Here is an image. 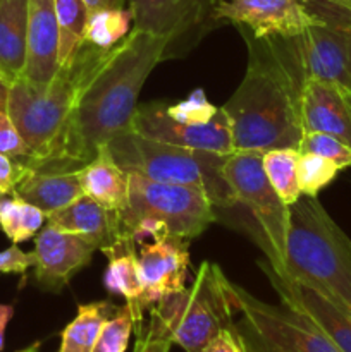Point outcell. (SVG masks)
<instances>
[{
    "label": "cell",
    "mask_w": 351,
    "mask_h": 352,
    "mask_svg": "<svg viewBox=\"0 0 351 352\" xmlns=\"http://www.w3.org/2000/svg\"><path fill=\"white\" fill-rule=\"evenodd\" d=\"M109 50L81 41L71 57L58 65V71L47 86L41 88L24 78L9 86L6 110L30 148V157L26 158L40 157L55 140L79 89Z\"/></svg>",
    "instance_id": "277c9868"
},
{
    "label": "cell",
    "mask_w": 351,
    "mask_h": 352,
    "mask_svg": "<svg viewBox=\"0 0 351 352\" xmlns=\"http://www.w3.org/2000/svg\"><path fill=\"white\" fill-rule=\"evenodd\" d=\"M40 347H41V342H40V340H38V342H33V344H31V346L24 347V349H21V351H17V352H40Z\"/></svg>",
    "instance_id": "b9f144b4"
},
{
    "label": "cell",
    "mask_w": 351,
    "mask_h": 352,
    "mask_svg": "<svg viewBox=\"0 0 351 352\" xmlns=\"http://www.w3.org/2000/svg\"><path fill=\"white\" fill-rule=\"evenodd\" d=\"M88 7L89 12L102 9H123L126 6V0H83Z\"/></svg>",
    "instance_id": "f35d334b"
},
{
    "label": "cell",
    "mask_w": 351,
    "mask_h": 352,
    "mask_svg": "<svg viewBox=\"0 0 351 352\" xmlns=\"http://www.w3.org/2000/svg\"><path fill=\"white\" fill-rule=\"evenodd\" d=\"M236 316L233 282L210 261L200 265L189 287L150 308V322L186 352H202L217 333L236 329Z\"/></svg>",
    "instance_id": "52a82bcc"
},
{
    "label": "cell",
    "mask_w": 351,
    "mask_h": 352,
    "mask_svg": "<svg viewBox=\"0 0 351 352\" xmlns=\"http://www.w3.org/2000/svg\"><path fill=\"white\" fill-rule=\"evenodd\" d=\"M83 195L92 198L100 206L112 212H120L129 201L127 172L120 168L109 153L107 146L98 151L88 165L76 170Z\"/></svg>",
    "instance_id": "ffe728a7"
},
{
    "label": "cell",
    "mask_w": 351,
    "mask_h": 352,
    "mask_svg": "<svg viewBox=\"0 0 351 352\" xmlns=\"http://www.w3.org/2000/svg\"><path fill=\"white\" fill-rule=\"evenodd\" d=\"M299 153H313L327 158L343 168L351 167V148L337 138L326 133L306 131L298 146Z\"/></svg>",
    "instance_id": "4dcf8cb0"
},
{
    "label": "cell",
    "mask_w": 351,
    "mask_h": 352,
    "mask_svg": "<svg viewBox=\"0 0 351 352\" xmlns=\"http://www.w3.org/2000/svg\"><path fill=\"white\" fill-rule=\"evenodd\" d=\"M47 223L64 230V232L86 237L102 253L117 244L129 243L123 236L119 212L103 208L88 196H81L65 208L48 215Z\"/></svg>",
    "instance_id": "d6986e66"
},
{
    "label": "cell",
    "mask_w": 351,
    "mask_h": 352,
    "mask_svg": "<svg viewBox=\"0 0 351 352\" xmlns=\"http://www.w3.org/2000/svg\"><path fill=\"white\" fill-rule=\"evenodd\" d=\"M248 48L246 72L222 107L233 126L234 151L298 148L305 129L301 95L306 74L295 36L258 38L236 26Z\"/></svg>",
    "instance_id": "7a4b0ae2"
},
{
    "label": "cell",
    "mask_w": 351,
    "mask_h": 352,
    "mask_svg": "<svg viewBox=\"0 0 351 352\" xmlns=\"http://www.w3.org/2000/svg\"><path fill=\"white\" fill-rule=\"evenodd\" d=\"M131 24H133V17L126 7L95 10V12H89L83 41L109 50L129 34Z\"/></svg>",
    "instance_id": "4316f807"
},
{
    "label": "cell",
    "mask_w": 351,
    "mask_h": 352,
    "mask_svg": "<svg viewBox=\"0 0 351 352\" xmlns=\"http://www.w3.org/2000/svg\"><path fill=\"white\" fill-rule=\"evenodd\" d=\"M34 265V254L33 251L24 253L19 250L17 244H12L7 250L0 251V274H16V275H26Z\"/></svg>",
    "instance_id": "d590c367"
},
{
    "label": "cell",
    "mask_w": 351,
    "mask_h": 352,
    "mask_svg": "<svg viewBox=\"0 0 351 352\" xmlns=\"http://www.w3.org/2000/svg\"><path fill=\"white\" fill-rule=\"evenodd\" d=\"M58 71V23L54 0H28V54L23 78L47 86Z\"/></svg>",
    "instance_id": "e0dca14e"
},
{
    "label": "cell",
    "mask_w": 351,
    "mask_h": 352,
    "mask_svg": "<svg viewBox=\"0 0 351 352\" xmlns=\"http://www.w3.org/2000/svg\"><path fill=\"white\" fill-rule=\"evenodd\" d=\"M226 181L234 191L237 205L253 217L260 232V248L267 261L282 272L289 230V206L279 198L264 170L262 151H234L222 165Z\"/></svg>",
    "instance_id": "9c48e42d"
},
{
    "label": "cell",
    "mask_w": 351,
    "mask_h": 352,
    "mask_svg": "<svg viewBox=\"0 0 351 352\" xmlns=\"http://www.w3.org/2000/svg\"><path fill=\"white\" fill-rule=\"evenodd\" d=\"M336 7L344 10V12L351 14V0H336Z\"/></svg>",
    "instance_id": "60d3db41"
},
{
    "label": "cell",
    "mask_w": 351,
    "mask_h": 352,
    "mask_svg": "<svg viewBox=\"0 0 351 352\" xmlns=\"http://www.w3.org/2000/svg\"><path fill=\"white\" fill-rule=\"evenodd\" d=\"M134 246L136 244L133 243L117 244L103 253L109 258L103 285L110 294H119L126 299V305L134 313V330H138L143 327L145 284Z\"/></svg>",
    "instance_id": "7402d4cb"
},
{
    "label": "cell",
    "mask_w": 351,
    "mask_h": 352,
    "mask_svg": "<svg viewBox=\"0 0 351 352\" xmlns=\"http://www.w3.org/2000/svg\"><path fill=\"white\" fill-rule=\"evenodd\" d=\"M202 352H244L243 346L240 342L236 329L234 330H222L217 333L212 340L205 346Z\"/></svg>",
    "instance_id": "8d00e7d4"
},
{
    "label": "cell",
    "mask_w": 351,
    "mask_h": 352,
    "mask_svg": "<svg viewBox=\"0 0 351 352\" xmlns=\"http://www.w3.org/2000/svg\"><path fill=\"white\" fill-rule=\"evenodd\" d=\"M306 2V0H305ZM312 2H319V3H329V6L336 7V0H312Z\"/></svg>",
    "instance_id": "7bdbcfd3"
},
{
    "label": "cell",
    "mask_w": 351,
    "mask_h": 352,
    "mask_svg": "<svg viewBox=\"0 0 351 352\" xmlns=\"http://www.w3.org/2000/svg\"><path fill=\"white\" fill-rule=\"evenodd\" d=\"M303 129L326 133L351 148V89L306 79L301 95Z\"/></svg>",
    "instance_id": "2e32d148"
},
{
    "label": "cell",
    "mask_w": 351,
    "mask_h": 352,
    "mask_svg": "<svg viewBox=\"0 0 351 352\" xmlns=\"http://www.w3.org/2000/svg\"><path fill=\"white\" fill-rule=\"evenodd\" d=\"M298 148H274L264 153V170L279 198L291 206L301 196L298 184Z\"/></svg>",
    "instance_id": "484cf974"
},
{
    "label": "cell",
    "mask_w": 351,
    "mask_h": 352,
    "mask_svg": "<svg viewBox=\"0 0 351 352\" xmlns=\"http://www.w3.org/2000/svg\"><path fill=\"white\" fill-rule=\"evenodd\" d=\"M14 195L38 206L47 217L85 196L76 172H45L33 168L21 181Z\"/></svg>",
    "instance_id": "603a6c76"
},
{
    "label": "cell",
    "mask_w": 351,
    "mask_h": 352,
    "mask_svg": "<svg viewBox=\"0 0 351 352\" xmlns=\"http://www.w3.org/2000/svg\"><path fill=\"white\" fill-rule=\"evenodd\" d=\"M140 270L145 284L143 308L150 309L155 302L186 287L189 261L188 241H151L140 250Z\"/></svg>",
    "instance_id": "9a60e30c"
},
{
    "label": "cell",
    "mask_w": 351,
    "mask_h": 352,
    "mask_svg": "<svg viewBox=\"0 0 351 352\" xmlns=\"http://www.w3.org/2000/svg\"><path fill=\"white\" fill-rule=\"evenodd\" d=\"M169 45L167 38L131 30L81 86L47 150L40 157L21 160L33 170L45 172H76L88 165L110 140L129 129L145 81L165 57Z\"/></svg>",
    "instance_id": "6da1fadb"
},
{
    "label": "cell",
    "mask_w": 351,
    "mask_h": 352,
    "mask_svg": "<svg viewBox=\"0 0 351 352\" xmlns=\"http://www.w3.org/2000/svg\"><path fill=\"white\" fill-rule=\"evenodd\" d=\"M129 201L120 210L124 239L134 244L167 237L191 241L217 220L215 205L200 189L151 181L127 172Z\"/></svg>",
    "instance_id": "5b68a950"
},
{
    "label": "cell",
    "mask_w": 351,
    "mask_h": 352,
    "mask_svg": "<svg viewBox=\"0 0 351 352\" xmlns=\"http://www.w3.org/2000/svg\"><path fill=\"white\" fill-rule=\"evenodd\" d=\"M165 109H167L165 102L138 105L129 129L145 138L174 146L209 151L222 157L234 153L233 126L222 107L212 120L198 126L178 122L167 116Z\"/></svg>",
    "instance_id": "8fae6325"
},
{
    "label": "cell",
    "mask_w": 351,
    "mask_h": 352,
    "mask_svg": "<svg viewBox=\"0 0 351 352\" xmlns=\"http://www.w3.org/2000/svg\"><path fill=\"white\" fill-rule=\"evenodd\" d=\"M134 330V313L129 305L120 306L103 325L92 352H126Z\"/></svg>",
    "instance_id": "f546056e"
},
{
    "label": "cell",
    "mask_w": 351,
    "mask_h": 352,
    "mask_svg": "<svg viewBox=\"0 0 351 352\" xmlns=\"http://www.w3.org/2000/svg\"><path fill=\"white\" fill-rule=\"evenodd\" d=\"M210 2L213 0H126V6L133 17L131 30L167 38L172 45L200 24Z\"/></svg>",
    "instance_id": "ac0fdd59"
},
{
    "label": "cell",
    "mask_w": 351,
    "mask_h": 352,
    "mask_svg": "<svg viewBox=\"0 0 351 352\" xmlns=\"http://www.w3.org/2000/svg\"><path fill=\"white\" fill-rule=\"evenodd\" d=\"M119 306L109 299L78 305L74 320L61 332V346L57 352H92L103 325L116 315Z\"/></svg>",
    "instance_id": "cb8c5ba5"
},
{
    "label": "cell",
    "mask_w": 351,
    "mask_h": 352,
    "mask_svg": "<svg viewBox=\"0 0 351 352\" xmlns=\"http://www.w3.org/2000/svg\"><path fill=\"white\" fill-rule=\"evenodd\" d=\"M14 316V306L0 305V351L6 346V330Z\"/></svg>",
    "instance_id": "74e56055"
},
{
    "label": "cell",
    "mask_w": 351,
    "mask_h": 352,
    "mask_svg": "<svg viewBox=\"0 0 351 352\" xmlns=\"http://www.w3.org/2000/svg\"><path fill=\"white\" fill-rule=\"evenodd\" d=\"M96 246L86 237L64 232L57 227H41L34 239V272L36 287L50 294H61L72 278L89 265Z\"/></svg>",
    "instance_id": "4fadbf2b"
},
{
    "label": "cell",
    "mask_w": 351,
    "mask_h": 352,
    "mask_svg": "<svg viewBox=\"0 0 351 352\" xmlns=\"http://www.w3.org/2000/svg\"><path fill=\"white\" fill-rule=\"evenodd\" d=\"M0 2H2V0H0Z\"/></svg>",
    "instance_id": "ee69618b"
},
{
    "label": "cell",
    "mask_w": 351,
    "mask_h": 352,
    "mask_svg": "<svg viewBox=\"0 0 351 352\" xmlns=\"http://www.w3.org/2000/svg\"><path fill=\"white\" fill-rule=\"evenodd\" d=\"M0 153L12 158L30 157V148L21 138L7 110H0Z\"/></svg>",
    "instance_id": "d6a6232c"
},
{
    "label": "cell",
    "mask_w": 351,
    "mask_h": 352,
    "mask_svg": "<svg viewBox=\"0 0 351 352\" xmlns=\"http://www.w3.org/2000/svg\"><path fill=\"white\" fill-rule=\"evenodd\" d=\"M236 333L244 352H341L310 318L286 305H268L233 284Z\"/></svg>",
    "instance_id": "ba28073f"
},
{
    "label": "cell",
    "mask_w": 351,
    "mask_h": 352,
    "mask_svg": "<svg viewBox=\"0 0 351 352\" xmlns=\"http://www.w3.org/2000/svg\"><path fill=\"white\" fill-rule=\"evenodd\" d=\"M281 274L310 285L351 315V239L317 198L299 196L289 206Z\"/></svg>",
    "instance_id": "3957f363"
},
{
    "label": "cell",
    "mask_w": 351,
    "mask_h": 352,
    "mask_svg": "<svg viewBox=\"0 0 351 352\" xmlns=\"http://www.w3.org/2000/svg\"><path fill=\"white\" fill-rule=\"evenodd\" d=\"M107 150L116 164L129 174L200 189L217 208L237 205L236 195L224 177L226 157L222 155L160 143L131 129L110 140Z\"/></svg>",
    "instance_id": "8992f818"
},
{
    "label": "cell",
    "mask_w": 351,
    "mask_h": 352,
    "mask_svg": "<svg viewBox=\"0 0 351 352\" xmlns=\"http://www.w3.org/2000/svg\"><path fill=\"white\" fill-rule=\"evenodd\" d=\"M7 98H9V85L0 78V110L7 109Z\"/></svg>",
    "instance_id": "ab89813d"
},
{
    "label": "cell",
    "mask_w": 351,
    "mask_h": 352,
    "mask_svg": "<svg viewBox=\"0 0 351 352\" xmlns=\"http://www.w3.org/2000/svg\"><path fill=\"white\" fill-rule=\"evenodd\" d=\"M220 107L212 105L209 102L205 95V89L196 88L189 93V96L186 100H181L178 103H167V116L172 117L174 120L182 124H193V126H198V124H206L209 120H212L217 116Z\"/></svg>",
    "instance_id": "1f68e13d"
},
{
    "label": "cell",
    "mask_w": 351,
    "mask_h": 352,
    "mask_svg": "<svg viewBox=\"0 0 351 352\" xmlns=\"http://www.w3.org/2000/svg\"><path fill=\"white\" fill-rule=\"evenodd\" d=\"M45 222L47 215L21 196H0V229L12 244H21L36 236Z\"/></svg>",
    "instance_id": "d4e9b609"
},
{
    "label": "cell",
    "mask_w": 351,
    "mask_h": 352,
    "mask_svg": "<svg viewBox=\"0 0 351 352\" xmlns=\"http://www.w3.org/2000/svg\"><path fill=\"white\" fill-rule=\"evenodd\" d=\"M28 54V0L0 2V78L12 85L23 78Z\"/></svg>",
    "instance_id": "44dd1931"
},
{
    "label": "cell",
    "mask_w": 351,
    "mask_h": 352,
    "mask_svg": "<svg viewBox=\"0 0 351 352\" xmlns=\"http://www.w3.org/2000/svg\"><path fill=\"white\" fill-rule=\"evenodd\" d=\"M341 172L339 165L320 155L301 153L298 160V184L301 196L317 198Z\"/></svg>",
    "instance_id": "f1b7e54d"
},
{
    "label": "cell",
    "mask_w": 351,
    "mask_h": 352,
    "mask_svg": "<svg viewBox=\"0 0 351 352\" xmlns=\"http://www.w3.org/2000/svg\"><path fill=\"white\" fill-rule=\"evenodd\" d=\"M212 16L248 28L258 38L296 36L320 19L305 0H213Z\"/></svg>",
    "instance_id": "7c38bea8"
},
{
    "label": "cell",
    "mask_w": 351,
    "mask_h": 352,
    "mask_svg": "<svg viewBox=\"0 0 351 352\" xmlns=\"http://www.w3.org/2000/svg\"><path fill=\"white\" fill-rule=\"evenodd\" d=\"M58 23V65L64 64L85 38L89 10L83 0H54Z\"/></svg>",
    "instance_id": "83f0119b"
},
{
    "label": "cell",
    "mask_w": 351,
    "mask_h": 352,
    "mask_svg": "<svg viewBox=\"0 0 351 352\" xmlns=\"http://www.w3.org/2000/svg\"><path fill=\"white\" fill-rule=\"evenodd\" d=\"M295 43L306 79L351 89V14H320L315 24L296 34Z\"/></svg>",
    "instance_id": "30bf717a"
},
{
    "label": "cell",
    "mask_w": 351,
    "mask_h": 352,
    "mask_svg": "<svg viewBox=\"0 0 351 352\" xmlns=\"http://www.w3.org/2000/svg\"><path fill=\"white\" fill-rule=\"evenodd\" d=\"M258 267L277 292L282 305L296 309L312 320L341 352H351V315L310 285L275 270L267 260Z\"/></svg>",
    "instance_id": "5bb4252c"
},
{
    "label": "cell",
    "mask_w": 351,
    "mask_h": 352,
    "mask_svg": "<svg viewBox=\"0 0 351 352\" xmlns=\"http://www.w3.org/2000/svg\"><path fill=\"white\" fill-rule=\"evenodd\" d=\"M31 168L19 158L7 157L0 153V196H9L16 192V188Z\"/></svg>",
    "instance_id": "836d02e7"
},
{
    "label": "cell",
    "mask_w": 351,
    "mask_h": 352,
    "mask_svg": "<svg viewBox=\"0 0 351 352\" xmlns=\"http://www.w3.org/2000/svg\"><path fill=\"white\" fill-rule=\"evenodd\" d=\"M136 332V344L133 352H169L172 340L158 329L155 323H148V327L134 330Z\"/></svg>",
    "instance_id": "e575fe53"
}]
</instances>
